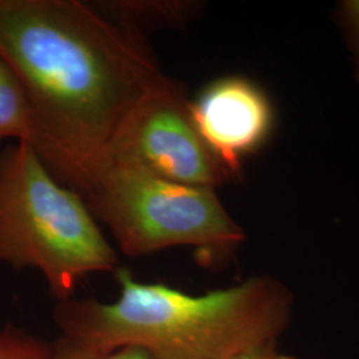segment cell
<instances>
[{
	"label": "cell",
	"mask_w": 359,
	"mask_h": 359,
	"mask_svg": "<svg viewBox=\"0 0 359 359\" xmlns=\"http://www.w3.org/2000/svg\"><path fill=\"white\" fill-rule=\"evenodd\" d=\"M0 55L32 107V148L81 196L112 163L137 108L169 79L144 36L79 0H0Z\"/></svg>",
	"instance_id": "6da1fadb"
},
{
	"label": "cell",
	"mask_w": 359,
	"mask_h": 359,
	"mask_svg": "<svg viewBox=\"0 0 359 359\" xmlns=\"http://www.w3.org/2000/svg\"><path fill=\"white\" fill-rule=\"evenodd\" d=\"M115 273V302H57L53 317L65 338L100 350L142 347L158 359H231L274 345L289 320L290 293L266 276L192 295L140 283L127 268Z\"/></svg>",
	"instance_id": "7a4b0ae2"
},
{
	"label": "cell",
	"mask_w": 359,
	"mask_h": 359,
	"mask_svg": "<svg viewBox=\"0 0 359 359\" xmlns=\"http://www.w3.org/2000/svg\"><path fill=\"white\" fill-rule=\"evenodd\" d=\"M0 262L38 269L59 301L84 277L120 268L83 196L27 142L0 149Z\"/></svg>",
	"instance_id": "3957f363"
},
{
	"label": "cell",
	"mask_w": 359,
	"mask_h": 359,
	"mask_svg": "<svg viewBox=\"0 0 359 359\" xmlns=\"http://www.w3.org/2000/svg\"><path fill=\"white\" fill-rule=\"evenodd\" d=\"M83 197L126 256L193 246L210 264L245 240L215 189L161 179L128 158H115Z\"/></svg>",
	"instance_id": "277c9868"
},
{
	"label": "cell",
	"mask_w": 359,
	"mask_h": 359,
	"mask_svg": "<svg viewBox=\"0 0 359 359\" xmlns=\"http://www.w3.org/2000/svg\"><path fill=\"white\" fill-rule=\"evenodd\" d=\"M117 157L181 185L216 189L234 179L198 133L184 84L170 77L132 116L114 160Z\"/></svg>",
	"instance_id": "5b68a950"
},
{
	"label": "cell",
	"mask_w": 359,
	"mask_h": 359,
	"mask_svg": "<svg viewBox=\"0 0 359 359\" xmlns=\"http://www.w3.org/2000/svg\"><path fill=\"white\" fill-rule=\"evenodd\" d=\"M191 111L208 148L234 179L245 158L268 144L276 126L268 93L244 76L213 80L191 100Z\"/></svg>",
	"instance_id": "8992f818"
},
{
	"label": "cell",
	"mask_w": 359,
	"mask_h": 359,
	"mask_svg": "<svg viewBox=\"0 0 359 359\" xmlns=\"http://www.w3.org/2000/svg\"><path fill=\"white\" fill-rule=\"evenodd\" d=\"M99 13L144 36V31L185 26L198 10V3L185 0H109L92 3Z\"/></svg>",
	"instance_id": "52a82bcc"
},
{
	"label": "cell",
	"mask_w": 359,
	"mask_h": 359,
	"mask_svg": "<svg viewBox=\"0 0 359 359\" xmlns=\"http://www.w3.org/2000/svg\"><path fill=\"white\" fill-rule=\"evenodd\" d=\"M6 139H16L32 147L35 118L20 79L0 55V145Z\"/></svg>",
	"instance_id": "ba28073f"
},
{
	"label": "cell",
	"mask_w": 359,
	"mask_h": 359,
	"mask_svg": "<svg viewBox=\"0 0 359 359\" xmlns=\"http://www.w3.org/2000/svg\"><path fill=\"white\" fill-rule=\"evenodd\" d=\"M51 359H158L154 354L139 346H123L115 350H100L62 338L55 344Z\"/></svg>",
	"instance_id": "9c48e42d"
},
{
	"label": "cell",
	"mask_w": 359,
	"mask_h": 359,
	"mask_svg": "<svg viewBox=\"0 0 359 359\" xmlns=\"http://www.w3.org/2000/svg\"><path fill=\"white\" fill-rule=\"evenodd\" d=\"M55 345L13 329L0 333V359H51Z\"/></svg>",
	"instance_id": "30bf717a"
},
{
	"label": "cell",
	"mask_w": 359,
	"mask_h": 359,
	"mask_svg": "<svg viewBox=\"0 0 359 359\" xmlns=\"http://www.w3.org/2000/svg\"><path fill=\"white\" fill-rule=\"evenodd\" d=\"M338 23L351 52L355 76L359 81V0H344L337 7Z\"/></svg>",
	"instance_id": "8fae6325"
},
{
	"label": "cell",
	"mask_w": 359,
	"mask_h": 359,
	"mask_svg": "<svg viewBox=\"0 0 359 359\" xmlns=\"http://www.w3.org/2000/svg\"><path fill=\"white\" fill-rule=\"evenodd\" d=\"M231 359H293L290 357H286L283 354H278L274 350V345H268V346L257 347L250 351L243 353L237 357Z\"/></svg>",
	"instance_id": "7c38bea8"
}]
</instances>
